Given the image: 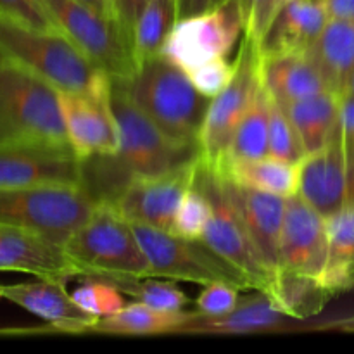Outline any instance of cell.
I'll list each match as a JSON object with an SVG mask.
<instances>
[{
	"mask_svg": "<svg viewBox=\"0 0 354 354\" xmlns=\"http://www.w3.org/2000/svg\"><path fill=\"white\" fill-rule=\"evenodd\" d=\"M286 313L277 306L268 294L256 290L248 297H241L237 306L223 317L197 315L182 332H256L273 328L283 320Z\"/></svg>",
	"mask_w": 354,
	"mask_h": 354,
	"instance_id": "cell-25",
	"label": "cell"
},
{
	"mask_svg": "<svg viewBox=\"0 0 354 354\" xmlns=\"http://www.w3.org/2000/svg\"><path fill=\"white\" fill-rule=\"evenodd\" d=\"M342 147L348 161L349 178H351V201L354 199V95L344 93L341 99V116H339Z\"/></svg>",
	"mask_w": 354,
	"mask_h": 354,
	"instance_id": "cell-38",
	"label": "cell"
},
{
	"mask_svg": "<svg viewBox=\"0 0 354 354\" xmlns=\"http://www.w3.org/2000/svg\"><path fill=\"white\" fill-rule=\"evenodd\" d=\"M52 23L109 78H130L135 57L120 24L76 0H41Z\"/></svg>",
	"mask_w": 354,
	"mask_h": 354,
	"instance_id": "cell-10",
	"label": "cell"
},
{
	"mask_svg": "<svg viewBox=\"0 0 354 354\" xmlns=\"http://www.w3.org/2000/svg\"><path fill=\"white\" fill-rule=\"evenodd\" d=\"M199 159L168 173L131 180L113 206L130 223L173 232L176 211L194 185Z\"/></svg>",
	"mask_w": 354,
	"mask_h": 354,
	"instance_id": "cell-13",
	"label": "cell"
},
{
	"mask_svg": "<svg viewBox=\"0 0 354 354\" xmlns=\"http://www.w3.org/2000/svg\"><path fill=\"white\" fill-rule=\"evenodd\" d=\"M121 83L128 97L162 133L182 144L199 145L211 99L196 88L190 76L175 62L162 54L154 55L140 62L133 75Z\"/></svg>",
	"mask_w": 354,
	"mask_h": 354,
	"instance_id": "cell-3",
	"label": "cell"
},
{
	"mask_svg": "<svg viewBox=\"0 0 354 354\" xmlns=\"http://www.w3.org/2000/svg\"><path fill=\"white\" fill-rule=\"evenodd\" d=\"M131 227L151 263V277L204 287L225 283L239 290H252L244 273L211 249L203 239H185L147 225L131 223Z\"/></svg>",
	"mask_w": 354,
	"mask_h": 354,
	"instance_id": "cell-8",
	"label": "cell"
},
{
	"mask_svg": "<svg viewBox=\"0 0 354 354\" xmlns=\"http://www.w3.org/2000/svg\"><path fill=\"white\" fill-rule=\"evenodd\" d=\"M311 54L328 88L344 95L354 73V21L330 17L311 47Z\"/></svg>",
	"mask_w": 354,
	"mask_h": 354,
	"instance_id": "cell-22",
	"label": "cell"
},
{
	"mask_svg": "<svg viewBox=\"0 0 354 354\" xmlns=\"http://www.w3.org/2000/svg\"><path fill=\"white\" fill-rule=\"evenodd\" d=\"M0 272L26 273L64 283L82 277V270L69 258L64 245L7 225H0Z\"/></svg>",
	"mask_w": 354,
	"mask_h": 354,
	"instance_id": "cell-17",
	"label": "cell"
},
{
	"mask_svg": "<svg viewBox=\"0 0 354 354\" xmlns=\"http://www.w3.org/2000/svg\"><path fill=\"white\" fill-rule=\"evenodd\" d=\"M287 2H290V0H277V10H279L280 7H282L283 3H287Z\"/></svg>",
	"mask_w": 354,
	"mask_h": 354,
	"instance_id": "cell-45",
	"label": "cell"
},
{
	"mask_svg": "<svg viewBox=\"0 0 354 354\" xmlns=\"http://www.w3.org/2000/svg\"><path fill=\"white\" fill-rule=\"evenodd\" d=\"M209 218V199L204 190L194 183L176 211L175 221H173V234L185 239H203Z\"/></svg>",
	"mask_w": 354,
	"mask_h": 354,
	"instance_id": "cell-33",
	"label": "cell"
},
{
	"mask_svg": "<svg viewBox=\"0 0 354 354\" xmlns=\"http://www.w3.org/2000/svg\"><path fill=\"white\" fill-rule=\"evenodd\" d=\"M147 3L149 0H113L114 19L120 24L123 33L127 35L130 45L131 40H133L135 24H137L138 17H140L142 10L145 9ZM131 50H133V48H131Z\"/></svg>",
	"mask_w": 354,
	"mask_h": 354,
	"instance_id": "cell-39",
	"label": "cell"
},
{
	"mask_svg": "<svg viewBox=\"0 0 354 354\" xmlns=\"http://www.w3.org/2000/svg\"><path fill=\"white\" fill-rule=\"evenodd\" d=\"M328 252L322 277L328 296L354 287V199L327 218Z\"/></svg>",
	"mask_w": 354,
	"mask_h": 354,
	"instance_id": "cell-24",
	"label": "cell"
},
{
	"mask_svg": "<svg viewBox=\"0 0 354 354\" xmlns=\"http://www.w3.org/2000/svg\"><path fill=\"white\" fill-rule=\"evenodd\" d=\"M199 311H161L137 303L121 308L111 317L100 318L92 332L106 334H166V332H182Z\"/></svg>",
	"mask_w": 354,
	"mask_h": 354,
	"instance_id": "cell-26",
	"label": "cell"
},
{
	"mask_svg": "<svg viewBox=\"0 0 354 354\" xmlns=\"http://www.w3.org/2000/svg\"><path fill=\"white\" fill-rule=\"evenodd\" d=\"M258 59L263 86L280 104H289L330 90L311 50L286 52L268 57L258 55Z\"/></svg>",
	"mask_w": 354,
	"mask_h": 354,
	"instance_id": "cell-21",
	"label": "cell"
},
{
	"mask_svg": "<svg viewBox=\"0 0 354 354\" xmlns=\"http://www.w3.org/2000/svg\"><path fill=\"white\" fill-rule=\"evenodd\" d=\"M270 102L272 97L261 85L256 93L251 107L239 123L232 138L230 149L227 152L223 165L216 171H223L235 162L252 161L268 156V121H270Z\"/></svg>",
	"mask_w": 354,
	"mask_h": 354,
	"instance_id": "cell-28",
	"label": "cell"
},
{
	"mask_svg": "<svg viewBox=\"0 0 354 354\" xmlns=\"http://www.w3.org/2000/svg\"><path fill=\"white\" fill-rule=\"evenodd\" d=\"M0 299H6L28 313L47 322L54 330L66 334L92 332L99 318L86 313L66 290V283L59 280L37 279L31 282L0 283Z\"/></svg>",
	"mask_w": 354,
	"mask_h": 354,
	"instance_id": "cell-18",
	"label": "cell"
},
{
	"mask_svg": "<svg viewBox=\"0 0 354 354\" xmlns=\"http://www.w3.org/2000/svg\"><path fill=\"white\" fill-rule=\"evenodd\" d=\"M73 299L86 313L100 318L111 317L124 306L121 290L102 279H86L78 289L73 290Z\"/></svg>",
	"mask_w": 354,
	"mask_h": 354,
	"instance_id": "cell-32",
	"label": "cell"
},
{
	"mask_svg": "<svg viewBox=\"0 0 354 354\" xmlns=\"http://www.w3.org/2000/svg\"><path fill=\"white\" fill-rule=\"evenodd\" d=\"M330 19L327 0H290L273 16L258 44L259 57L311 50Z\"/></svg>",
	"mask_w": 354,
	"mask_h": 354,
	"instance_id": "cell-20",
	"label": "cell"
},
{
	"mask_svg": "<svg viewBox=\"0 0 354 354\" xmlns=\"http://www.w3.org/2000/svg\"><path fill=\"white\" fill-rule=\"evenodd\" d=\"M220 173L239 185L275 194L286 199L297 194L299 187V165L287 162L270 154L252 161L235 162Z\"/></svg>",
	"mask_w": 354,
	"mask_h": 354,
	"instance_id": "cell-27",
	"label": "cell"
},
{
	"mask_svg": "<svg viewBox=\"0 0 354 354\" xmlns=\"http://www.w3.org/2000/svg\"><path fill=\"white\" fill-rule=\"evenodd\" d=\"M244 30L241 0H227L216 9L176 21L161 54L189 75L213 59L227 57Z\"/></svg>",
	"mask_w": 354,
	"mask_h": 354,
	"instance_id": "cell-12",
	"label": "cell"
},
{
	"mask_svg": "<svg viewBox=\"0 0 354 354\" xmlns=\"http://www.w3.org/2000/svg\"><path fill=\"white\" fill-rule=\"evenodd\" d=\"M241 290L225 283H211L204 287L196 299V311L204 317H223L237 306Z\"/></svg>",
	"mask_w": 354,
	"mask_h": 354,
	"instance_id": "cell-35",
	"label": "cell"
},
{
	"mask_svg": "<svg viewBox=\"0 0 354 354\" xmlns=\"http://www.w3.org/2000/svg\"><path fill=\"white\" fill-rule=\"evenodd\" d=\"M297 194L324 218L351 201V178L339 128L324 147L306 154L299 162Z\"/></svg>",
	"mask_w": 354,
	"mask_h": 354,
	"instance_id": "cell-16",
	"label": "cell"
},
{
	"mask_svg": "<svg viewBox=\"0 0 354 354\" xmlns=\"http://www.w3.org/2000/svg\"><path fill=\"white\" fill-rule=\"evenodd\" d=\"M268 154L287 162H294V165H299L306 156L292 121L289 120L282 104L273 97L270 102Z\"/></svg>",
	"mask_w": 354,
	"mask_h": 354,
	"instance_id": "cell-31",
	"label": "cell"
},
{
	"mask_svg": "<svg viewBox=\"0 0 354 354\" xmlns=\"http://www.w3.org/2000/svg\"><path fill=\"white\" fill-rule=\"evenodd\" d=\"M346 93H353V95H354V73L351 75V80H349L348 88H346Z\"/></svg>",
	"mask_w": 354,
	"mask_h": 354,
	"instance_id": "cell-44",
	"label": "cell"
},
{
	"mask_svg": "<svg viewBox=\"0 0 354 354\" xmlns=\"http://www.w3.org/2000/svg\"><path fill=\"white\" fill-rule=\"evenodd\" d=\"M220 176L228 199L237 207L239 214H241L248 232L251 234L263 261L266 263L273 279L277 280L280 234H282L287 199L286 197L275 196V194L239 185V183L232 182L230 178H227L221 173Z\"/></svg>",
	"mask_w": 354,
	"mask_h": 354,
	"instance_id": "cell-19",
	"label": "cell"
},
{
	"mask_svg": "<svg viewBox=\"0 0 354 354\" xmlns=\"http://www.w3.org/2000/svg\"><path fill=\"white\" fill-rule=\"evenodd\" d=\"M109 90L111 78L92 92H61L69 144L80 159L113 156L120 149V131L111 107Z\"/></svg>",
	"mask_w": 354,
	"mask_h": 354,
	"instance_id": "cell-14",
	"label": "cell"
},
{
	"mask_svg": "<svg viewBox=\"0 0 354 354\" xmlns=\"http://www.w3.org/2000/svg\"><path fill=\"white\" fill-rule=\"evenodd\" d=\"M327 9L330 17L354 21V0H327Z\"/></svg>",
	"mask_w": 354,
	"mask_h": 354,
	"instance_id": "cell-41",
	"label": "cell"
},
{
	"mask_svg": "<svg viewBox=\"0 0 354 354\" xmlns=\"http://www.w3.org/2000/svg\"><path fill=\"white\" fill-rule=\"evenodd\" d=\"M194 183L204 190L211 203V218L204 230L203 241L232 263L239 272L244 273L252 290H261L272 297L275 279L263 261L237 207L228 199L220 173L199 159Z\"/></svg>",
	"mask_w": 354,
	"mask_h": 354,
	"instance_id": "cell-9",
	"label": "cell"
},
{
	"mask_svg": "<svg viewBox=\"0 0 354 354\" xmlns=\"http://www.w3.org/2000/svg\"><path fill=\"white\" fill-rule=\"evenodd\" d=\"M227 0H178V19L216 9Z\"/></svg>",
	"mask_w": 354,
	"mask_h": 354,
	"instance_id": "cell-40",
	"label": "cell"
},
{
	"mask_svg": "<svg viewBox=\"0 0 354 354\" xmlns=\"http://www.w3.org/2000/svg\"><path fill=\"white\" fill-rule=\"evenodd\" d=\"M341 99L342 95L339 93L325 90L306 99L282 104L299 135L306 154L322 149L334 137L339 128Z\"/></svg>",
	"mask_w": 354,
	"mask_h": 354,
	"instance_id": "cell-23",
	"label": "cell"
},
{
	"mask_svg": "<svg viewBox=\"0 0 354 354\" xmlns=\"http://www.w3.org/2000/svg\"><path fill=\"white\" fill-rule=\"evenodd\" d=\"M241 6L245 21L244 35L258 47L277 14V0H241Z\"/></svg>",
	"mask_w": 354,
	"mask_h": 354,
	"instance_id": "cell-36",
	"label": "cell"
},
{
	"mask_svg": "<svg viewBox=\"0 0 354 354\" xmlns=\"http://www.w3.org/2000/svg\"><path fill=\"white\" fill-rule=\"evenodd\" d=\"M178 21V0H149L135 24L133 48L135 64L161 54L166 38Z\"/></svg>",
	"mask_w": 354,
	"mask_h": 354,
	"instance_id": "cell-29",
	"label": "cell"
},
{
	"mask_svg": "<svg viewBox=\"0 0 354 354\" xmlns=\"http://www.w3.org/2000/svg\"><path fill=\"white\" fill-rule=\"evenodd\" d=\"M0 145L71 147L61 92L6 57H0Z\"/></svg>",
	"mask_w": 354,
	"mask_h": 354,
	"instance_id": "cell-4",
	"label": "cell"
},
{
	"mask_svg": "<svg viewBox=\"0 0 354 354\" xmlns=\"http://www.w3.org/2000/svg\"><path fill=\"white\" fill-rule=\"evenodd\" d=\"M334 327L341 328V330H353L354 332V317H349V318H344V320L335 322Z\"/></svg>",
	"mask_w": 354,
	"mask_h": 354,
	"instance_id": "cell-43",
	"label": "cell"
},
{
	"mask_svg": "<svg viewBox=\"0 0 354 354\" xmlns=\"http://www.w3.org/2000/svg\"><path fill=\"white\" fill-rule=\"evenodd\" d=\"M95 206V199L83 185L0 189V225L33 232L64 245Z\"/></svg>",
	"mask_w": 354,
	"mask_h": 354,
	"instance_id": "cell-7",
	"label": "cell"
},
{
	"mask_svg": "<svg viewBox=\"0 0 354 354\" xmlns=\"http://www.w3.org/2000/svg\"><path fill=\"white\" fill-rule=\"evenodd\" d=\"M76 2L83 3V6L90 7L95 12L102 14V16L111 17L114 19V10H113V0H76ZM116 21V19H114Z\"/></svg>",
	"mask_w": 354,
	"mask_h": 354,
	"instance_id": "cell-42",
	"label": "cell"
},
{
	"mask_svg": "<svg viewBox=\"0 0 354 354\" xmlns=\"http://www.w3.org/2000/svg\"><path fill=\"white\" fill-rule=\"evenodd\" d=\"M234 71L235 62H230L227 57H220L199 66L189 73V76L203 95L213 99L230 83Z\"/></svg>",
	"mask_w": 354,
	"mask_h": 354,
	"instance_id": "cell-34",
	"label": "cell"
},
{
	"mask_svg": "<svg viewBox=\"0 0 354 354\" xmlns=\"http://www.w3.org/2000/svg\"><path fill=\"white\" fill-rule=\"evenodd\" d=\"M234 62V76L230 83L211 99L199 138L201 159L213 169H220L223 165L235 130L263 85L258 48L245 35H242Z\"/></svg>",
	"mask_w": 354,
	"mask_h": 354,
	"instance_id": "cell-11",
	"label": "cell"
},
{
	"mask_svg": "<svg viewBox=\"0 0 354 354\" xmlns=\"http://www.w3.org/2000/svg\"><path fill=\"white\" fill-rule=\"evenodd\" d=\"M0 14L37 28H55L41 0H0Z\"/></svg>",
	"mask_w": 354,
	"mask_h": 354,
	"instance_id": "cell-37",
	"label": "cell"
},
{
	"mask_svg": "<svg viewBox=\"0 0 354 354\" xmlns=\"http://www.w3.org/2000/svg\"><path fill=\"white\" fill-rule=\"evenodd\" d=\"M82 279H144L151 263L130 221L109 203H97L88 220L64 244Z\"/></svg>",
	"mask_w": 354,
	"mask_h": 354,
	"instance_id": "cell-6",
	"label": "cell"
},
{
	"mask_svg": "<svg viewBox=\"0 0 354 354\" xmlns=\"http://www.w3.org/2000/svg\"><path fill=\"white\" fill-rule=\"evenodd\" d=\"M328 252L327 218L299 194L287 197L279 272L272 301L290 318H306L332 299L322 283Z\"/></svg>",
	"mask_w": 354,
	"mask_h": 354,
	"instance_id": "cell-2",
	"label": "cell"
},
{
	"mask_svg": "<svg viewBox=\"0 0 354 354\" xmlns=\"http://www.w3.org/2000/svg\"><path fill=\"white\" fill-rule=\"evenodd\" d=\"M109 97L120 149L113 156L82 159L83 187L95 203L113 204L131 180L168 173L201 158V145L182 144L162 133L128 97L120 78H111Z\"/></svg>",
	"mask_w": 354,
	"mask_h": 354,
	"instance_id": "cell-1",
	"label": "cell"
},
{
	"mask_svg": "<svg viewBox=\"0 0 354 354\" xmlns=\"http://www.w3.org/2000/svg\"><path fill=\"white\" fill-rule=\"evenodd\" d=\"M106 282L113 283L123 294L135 297L154 310L182 311L190 304L189 296L169 279L159 280V277H144V279L128 277V279H113L106 280Z\"/></svg>",
	"mask_w": 354,
	"mask_h": 354,
	"instance_id": "cell-30",
	"label": "cell"
},
{
	"mask_svg": "<svg viewBox=\"0 0 354 354\" xmlns=\"http://www.w3.org/2000/svg\"><path fill=\"white\" fill-rule=\"evenodd\" d=\"M0 57L41 76L64 93H86L109 80L57 28H37L0 14Z\"/></svg>",
	"mask_w": 354,
	"mask_h": 354,
	"instance_id": "cell-5",
	"label": "cell"
},
{
	"mask_svg": "<svg viewBox=\"0 0 354 354\" xmlns=\"http://www.w3.org/2000/svg\"><path fill=\"white\" fill-rule=\"evenodd\" d=\"M83 185L82 159L73 147L0 145V189Z\"/></svg>",
	"mask_w": 354,
	"mask_h": 354,
	"instance_id": "cell-15",
	"label": "cell"
}]
</instances>
